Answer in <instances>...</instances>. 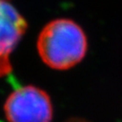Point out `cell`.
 <instances>
[{
  "mask_svg": "<svg viewBox=\"0 0 122 122\" xmlns=\"http://www.w3.org/2000/svg\"><path fill=\"white\" fill-rule=\"evenodd\" d=\"M66 122H89L85 119H81V118H71V119H69Z\"/></svg>",
  "mask_w": 122,
  "mask_h": 122,
  "instance_id": "cell-4",
  "label": "cell"
},
{
  "mask_svg": "<svg viewBox=\"0 0 122 122\" xmlns=\"http://www.w3.org/2000/svg\"><path fill=\"white\" fill-rule=\"evenodd\" d=\"M8 122H51L52 107L50 97L35 86L19 88L5 103Z\"/></svg>",
  "mask_w": 122,
  "mask_h": 122,
  "instance_id": "cell-2",
  "label": "cell"
},
{
  "mask_svg": "<svg viewBox=\"0 0 122 122\" xmlns=\"http://www.w3.org/2000/svg\"><path fill=\"white\" fill-rule=\"evenodd\" d=\"M27 27L25 18L9 0H0V77L12 71L10 54Z\"/></svg>",
  "mask_w": 122,
  "mask_h": 122,
  "instance_id": "cell-3",
  "label": "cell"
},
{
  "mask_svg": "<svg viewBox=\"0 0 122 122\" xmlns=\"http://www.w3.org/2000/svg\"><path fill=\"white\" fill-rule=\"evenodd\" d=\"M37 50L49 67L67 70L83 59L87 51V39L76 23L69 19H57L41 32Z\"/></svg>",
  "mask_w": 122,
  "mask_h": 122,
  "instance_id": "cell-1",
  "label": "cell"
}]
</instances>
